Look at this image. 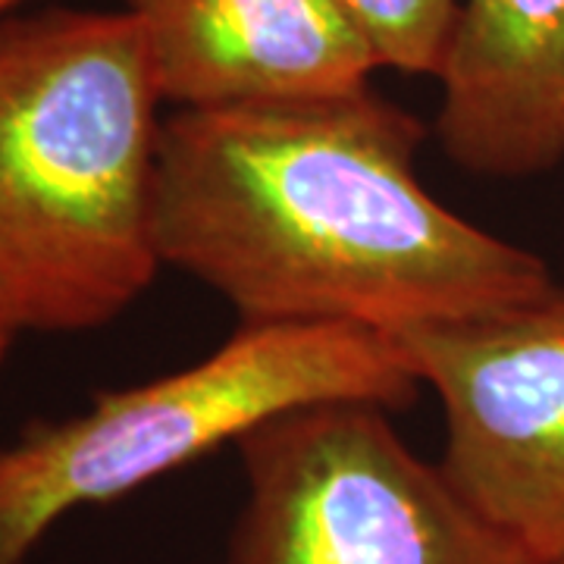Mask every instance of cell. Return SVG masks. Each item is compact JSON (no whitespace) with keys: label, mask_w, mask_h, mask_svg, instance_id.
Instances as JSON below:
<instances>
[{"label":"cell","mask_w":564,"mask_h":564,"mask_svg":"<svg viewBox=\"0 0 564 564\" xmlns=\"http://www.w3.org/2000/svg\"><path fill=\"white\" fill-rule=\"evenodd\" d=\"M421 141V122L370 85L173 110L154 163L161 263L214 289L239 326L348 323L392 336L552 292L540 254L426 192Z\"/></svg>","instance_id":"1"},{"label":"cell","mask_w":564,"mask_h":564,"mask_svg":"<svg viewBox=\"0 0 564 564\" xmlns=\"http://www.w3.org/2000/svg\"><path fill=\"white\" fill-rule=\"evenodd\" d=\"M161 104L126 7L0 22V326L13 336L107 326L163 270Z\"/></svg>","instance_id":"2"},{"label":"cell","mask_w":564,"mask_h":564,"mask_svg":"<svg viewBox=\"0 0 564 564\" xmlns=\"http://www.w3.org/2000/svg\"><path fill=\"white\" fill-rule=\"evenodd\" d=\"M421 380L395 343L348 323L239 326L204 361L101 392L0 445V564H25L66 514L110 505L273 417L321 404L402 411Z\"/></svg>","instance_id":"3"},{"label":"cell","mask_w":564,"mask_h":564,"mask_svg":"<svg viewBox=\"0 0 564 564\" xmlns=\"http://www.w3.org/2000/svg\"><path fill=\"white\" fill-rule=\"evenodd\" d=\"M239 448L226 564H536L480 518L373 404L267 421Z\"/></svg>","instance_id":"4"},{"label":"cell","mask_w":564,"mask_h":564,"mask_svg":"<svg viewBox=\"0 0 564 564\" xmlns=\"http://www.w3.org/2000/svg\"><path fill=\"white\" fill-rule=\"evenodd\" d=\"M443 404L440 467L536 564H564V289L389 336Z\"/></svg>","instance_id":"5"},{"label":"cell","mask_w":564,"mask_h":564,"mask_svg":"<svg viewBox=\"0 0 564 564\" xmlns=\"http://www.w3.org/2000/svg\"><path fill=\"white\" fill-rule=\"evenodd\" d=\"M176 110L351 95L380 69L336 0H126Z\"/></svg>","instance_id":"6"},{"label":"cell","mask_w":564,"mask_h":564,"mask_svg":"<svg viewBox=\"0 0 564 564\" xmlns=\"http://www.w3.org/2000/svg\"><path fill=\"white\" fill-rule=\"evenodd\" d=\"M436 135L470 176L530 180L564 161V0H462Z\"/></svg>","instance_id":"7"},{"label":"cell","mask_w":564,"mask_h":564,"mask_svg":"<svg viewBox=\"0 0 564 564\" xmlns=\"http://www.w3.org/2000/svg\"><path fill=\"white\" fill-rule=\"evenodd\" d=\"M377 54L380 69L440 79L462 0H336Z\"/></svg>","instance_id":"8"},{"label":"cell","mask_w":564,"mask_h":564,"mask_svg":"<svg viewBox=\"0 0 564 564\" xmlns=\"http://www.w3.org/2000/svg\"><path fill=\"white\" fill-rule=\"evenodd\" d=\"M22 3H25V0H0V22L7 20V17H13Z\"/></svg>","instance_id":"9"},{"label":"cell","mask_w":564,"mask_h":564,"mask_svg":"<svg viewBox=\"0 0 564 564\" xmlns=\"http://www.w3.org/2000/svg\"><path fill=\"white\" fill-rule=\"evenodd\" d=\"M10 343H13V333L0 326V361L7 358V348H10Z\"/></svg>","instance_id":"10"}]
</instances>
